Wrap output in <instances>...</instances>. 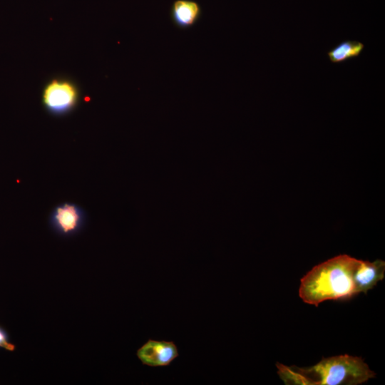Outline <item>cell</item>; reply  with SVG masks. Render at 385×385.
<instances>
[{
    "label": "cell",
    "instance_id": "1",
    "mask_svg": "<svg viewBox=\"0 0 385 385\" xmlns=\"http://www.w3.org/2000/svg\"><path fill=\"white\" fill-rule=\"evenodd\" d=\"M277 367L281 379L291 385H357L376 376L361 358L348 354L323 359L309 367Z\"/></svg>",
    "mask_w": 385,
    "mask_h": 385
},
{
    "label": "cell",
    "instance_id": "2",
    "mask_svg": "<svg viewBox=\"0 0 385 385\" xmlns=\"http://www.w3.org/2000/svg\"><path fill=\"white\" fill-rule=\"evenodd\" d=\"M359 260L346 255L332 257L314 267L301 279L299 297L317 307L327 300L356 295L353 273Z\"/></svg>",
    "mask_w": 385,
    "mask_h": 385
},
{
    "label": "cell",
    "instance_id": "3",
    "mask_svg": "<svg viewBox=\"0 0 385 385\" xmlns=\"http://www.w3.org/2000/svg\"><path fill=\"white\" fill-rule=\"evenodd\" d=\"M85 222L83 210L77 205L64 202L56 206L50 216V224L56 232L64 237L78 233Z\"/></svg>",
    "mask_w": 385,
    "mask_h": 385
},
{
    "label": "cell",
    "instance_id": "4",
    "mask_svg": "<svg viewBox=\"0 0 385 385\" xmlns=\"http://www.w3.org/2000/svg\"><path fill=\"white\" fill-rule=\"evenodd\" d=\"M77 91L70 83L53 81L45 88L43 101L46 108L53 113H65L76 105Z\"/></svg>",
    "mask_w": 385,
    "mask_h": 385
},
{
    "label": "cell",
    "instance_id": "5",
    "mask_svg": "<svg viewBox=\"0 0 385 385\" xmlns=\"http://www.w3.org/2000/svg\"><path fill=\"white\" fill-rule=\"evenodd\" d=\"M136 355L143 364L156 367L169 366L179 352L173 342L149 339L137 350Z\"/></svg>",
    "mask_w": 385,
    "mask_h": 385
},
{
    "label": "cell",
    "instance_id": "6",
    "mask_svg": "<svg viewBox=\"0 0 385 385\" xmlns=\"http://www.w3.org/2000/svg\"><path fill=\"white\" fill-rule=\"evenodd\" d=\"M385 262L377 260L374 262L359 260L353 273L356 294L366 292L384 277Z\"/></svg>",
    "mask_w": 385,
    "mask_h": 385
},
{
    "label": "cell",
    "instance_id": "7",
    "mask_svg": "<svg viewBox=\"0 0 385 385\" xmlns=\"http://www.w3.org/2000/svg\"><path fill=\"white\" fill-rule=\"evenodd\" d=\"M170 14L173 24L185 30L192 28L199 21L201 8L192 0H176L172 5Z\"/></svg>",
    "mask_w": 385,
    "mask_h": 385
},
{
    "label": "cell",
    "instance_id": "8",
    "mask_svg": "<svg viewBox=\"0 0 385 385\" xmlns=\"http://www.w3.org/2000/svg\"><path fill=\"white\" fill-rule=\"evenodd\" d=\"M364 48V45L357 41L346 40L340 42L327 51V56L333 63H340L357 58Z\"/></svg>",
    "mask_w": 385,
    "mask_h": 385
},
{
    "label": "cell",
    "instance_id": "9",
    "mask_svg": "<svg viewBox=\"0 0 385 385\" xmlns=\"http://www.w3.org/2000/svg\"><path fill=\"white\" fill-rule=\"evenodd\" d=\"M0 349H4L7 351H14L15 345L9 340V336L6 331L0 326Z\"/></svg>",
    "mask_w": 385,
    "mask_h": 385
}]
</instances>
